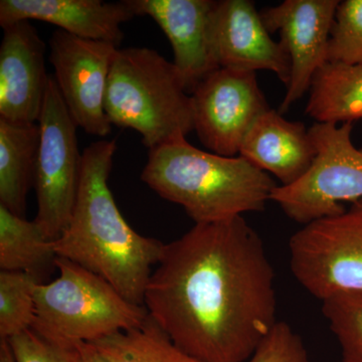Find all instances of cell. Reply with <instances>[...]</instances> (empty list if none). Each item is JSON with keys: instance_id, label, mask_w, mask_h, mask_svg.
<instances>
[{"instance_id": "1", "label": "cell", "mask_w": 362, "mask_h": 362, "mask_svg": "<svg viewBox=\"0 0 362 362\" xmlns=\"http://www.w3.org/2000/svg\"><path fill=\"white\" fill-rule=\"evenodd\" d=\"M144 306L202 362H246L277 324L275 271L244 216L195 223L164 245Z\"/></svg>"}, {"instance_id": "2", "label": "cell", "mask_w": 362, "mask_h": 362, "mask_svg": "<svg viewBox=\"0 0 362 362\" xmlns=\"http://www.w3.org/2000/svg\"><path fill=\"white\" fill-rule=\"evenodd\" d=\"M117 142L92 143L83 152L77 199L68 228L54 247L108 281L131 303L144 306L150 276L164 244L136 233L119 211L108 185Z\"/></svg>"}, {"instance_id": "3", "label": "cell", "mask_w": 362, "mask_h": 362, "mask_svg": "<svg viewBox=\"0 0 362 362\" xmlns=\"http://www.w3.org/2000/svg\"><path fill=\"white\" fill-rule=\"evenodd\" d=\"M141 180L162 199L182 206L195 223L263 211L278 187L244 157L204 151L187 137L150 149Z\"/></svg>"}, {"instance_id": "4", "label": "cell", "mask_w": 362, "mask_h": 362, "mask_svg": "<svg viewBox=\"0 0 362 362\" xmlns=\"http://www.w3.org/2000/svg\"><path fill=\"white\" fill-rule=\"evenodd\" d=\"M105 111L111 125L137 131L149 150L194 130L192 97L180 73L147 47L117 49Z\"/></svg>"}, {"instance_id": "5", "label": "cell", "mask_w": 362, "mask_h": 362, "mask_svg": "<svg viewBox=\"0 0 362 362\" xmlns=\"http://www.w3.org/2000/svg\"><path fill=\"white\" fill-rule=\"evenodd\" d=\"M59 276L35 287L33 330L61 343H95L136 329L148 317L145 306L131 303L105 279L69 259L56 262Z\"/></svg>"}, {"instance_id": "6", "label": "cell", "mask_w": 362, "mask_h": 362, "mask_svg": "<svg viewBox=\"0 0 362 362\" xmlns=\"http://www.w3.org/2000/svg\"><path fill=\"white\" fill-rule=\"evenodd\" d=\"M354 123H315L309 133L316 149L310 168L290 185L271 195L283 213L300 225L331 218L344 204L362 199V148L352 142Z\"/></svg>"}, {"instance_id": "7", "label": "cell", "mask_w": 362, "mask_h": 362, "mask_svg": "<svg viewBox=\"0 0 362 362\" xmlns=\"http://www.w3.org/2000/svg\"><path fill=\"white\" fill-rule=\"evenodd\" d=\"M39 125L40 139L35 187L37 214L35 221L52 242L69 223L77 199L83 154L78 150L77 127L57 85L49 76Z\"/></svg>"}, {"instance_id": "8", "label": "cell", "mask_w": 362, "mask_h": 362, "mask_svg": "<svg viewBox=\"0 0 362 362\" xmlns=\"http://www.w3.org/2000/svg\"><path fill=\"white\" fill-rule=\"evenodd\" d=\"M293 276L322 300L362 290V199L343 213L303 226L289 242Z\"/></svg>"}, {"instance_id": "9", "label": "cell", "mask_w": 362, "mask_h": 362, "mask_svg": "<svg viewBox=\"0 0 362 362\" xmlns=\"http://www.w3.org/2000/svg\"><path fill=\"white\" fill-rule=\"evenodd\" d=\"M190 97L197 137L209 152L226 157L239 156L252 124L270 109L255 71L218 68Z\"/></svg>"}, {"instance_id": "10", "label": "cell", "mask_w": 362, "mask_h": 362, "mask_svg": "<svg viewBox=\"0 0 362 362\" xmlns=\"http://www.w3.org/2000/svg\"><path fill=\"white\" fill-rule=\"evenodd\" d=\"M49 49L54 77L74 122L90 135L110 134L105 98L118 47L57 30L49 39Z\"/></svg>"}, {"instance_id": "11", "label": "cell", "mask_w": 362, "mask_h": 362, "mask_svg": "<svg viewBox=\"0 0 362 362\" xmlns=\"http://www.w3.org/2000/svg\"><path fill=\"white\" fill-rule=\"evenodd\" d=\"M338 4V0H285L262 11L267 30L280 33L291 59V78L278 109L282 115L309 92L314 76L327 64Z\"/></svg>"}, {"instance_id": "12", "label": "cell", "mask_w": 362, "mask_h": 362, "mask_svg": "<svg viewBox=\"0 0 362 362\" xmlns=\"http://www.w3.org/2000/svg\"><path fill=\"white\" fill-rule=\"evenodd\" d=\"M214 57L220 68L275 74L287 87L291 59L281 42L272 39L250 0L216 1L213 16Z\"/></svg>"}, {"instance_id": "13", "label": "cell", "mask_w": 362, "mask_h": 362, "mask_svg": "<svg viewBox=\"0 0 362 362\" xmlns=\"http://www.w3.org/2000/svg\"><path fill=\"white\" fill-rule=\"evenodd\" d=\"M135 16H150L165 33L173 65L187 92L218 70L213 45V0H126Z\"/></svg>"}, {"instance_id": "14", "label": "cell", "mask_w": 362, "mask_h": 362, "mask_svg": "<svg viewBox=\"0 0 362 362\" xmlns=\"http://www.w3.org/2000/svg\"><path fill=\"white\" fill-rule=\"evenodd\" d=\"M0 45V119L39 123L49 75L45 45L30 21L4 26Z\"/></svg>"}, {"instance_id": "15", "label": "cell", "mask_w": 362, "mask_h": 362, "mask_svg": "<svg viewBox=\"0 0 362 362\" xmlns=\"http://www.w3.org/2000/svg\"><path fill=\"white\" fill-rule=\"evenodd\" d=\"M126 0L117 4L102 0H1V28L21 21H39L81 39L110 42L118 47L121 26L134 18Z\"/></svg>"}, {"instance_id": "16", "label": "cell", "mask_w": 362, "mask_h": 362, "mask_svg": "<svg viewBox=\"0 0 362 362\" xmlns=\"http://www.w3.org/2000/svg\"><path fill=\"white\" fill-rule=\"evenodd\" d=\"M239 156L275 176L285 187L310 168L316 149L304 123L288 121L278 110L270 108L252 124Z\"/></svg>"}, {"instance_id": "17", "label": "cell", "mask_w": 362, "mask_h": 362, "mask_svg": "<svg viewBox=\"0 0 362 362\" xmlns=\"http://www.w3.org/2000/svg\"><path fill=\"white\" fill-rule=\"evenodd\" d=\"M40 139L39 123L0 119V206L21 218L35 181Z\"/></svg>"}, {"instance_id": "18", "label": "cell", "mask_w": 362, "mask_h": 362, "mask_svg": "<svg viewBox=\"0 0 362 362\" xmlns=\"http://www.w3.org/2000/svg\"><path fill=\"white\" fill-rule=\"evenodd\" d=\"M305 113L317 123L362 121V65L325 64L312 80Z\"/></svg>"}, {"instance_id": "19", "label": "cell", "mask_w": 362, "mask_h": 362, "mask_svg": "<svg viewBox=\"0 0 362 362\" xmlns=\"http://www.w3.org/2000/svg\"><path fill=\"white\" fill-rule=\"evenodd\" d=\"M54 242L35 221H28L0 206V269L25 272L40 282L56 267Z\"/></svg>"}, {"instance_id": "20", "label": "cell", "mask_w": 362, "mask_h": 362, "mask_svg": "<svg viewBox=\"0 0 362 362\" xmlns=\"http://www.w3.org/2000/svg\"><path fill=\"white\" fill-rule=\"evenodd\" d=\"M93 344L112 362H202L176 346L149 315L140 327Z\"/></svg>"}, {"instance_id": "21", "label": "cell", "mask_w": 362, "mask_h": 362, "mask_svg": "<svg viewBox=\"0 0 362 362\" xmlns=\"http://www.w3.org/2000/svg\"><path fill=\"white\" fill-rule=\"evenodd\" d=\"M40 283L25 272L0 271V338L8 340L33 327L35 287Z\"/></svg>"}, {"instance_id": "22", "label": "cell", "mask_w": 362, "mask_h": 362, "mask_svg": "<svg viewBox=\"0 0 362 362\" xmlns=\"http://www.w3.org/2000/svg\"><path fill=\"white\" fill-rule=\"evenodd\" d=\"M322 313L339 344L342 362H362V290L326 298Z\"/></svg>"}, {"instance_id": "23", "label": "cell", "mask_w": 362, "mask_h": 362, "mask_svg": "<svg viewBox=\"0 0 362 362\" xmlns=\"http://www.w3.org/2000/svg\"><path fill=\"white\" fill-rule=\"evenodd\" d=\"M327 63L362 65V0L339 1L331 30Z\"/></svg>"}, {"instance_id": "24", "label": "cell", "mask_w": 362, "mask_h": 362, "mask_svg": "<svg viewBox=\"0 0 362 362\" xmlns=\"http://www.w3.org/2000/svg\"><path fill=\"white\" fill-rule=\"evenodd\" d=\"M14 362H82L78 344H61L35 330L21 333L7 340Z\"/></svg>"}, {"instance_id": "25", "label": "cell", "mask_w": 362, "mask_h": 362, "mask_svg": "<svg viewBox=\"0 0 362 362\" xmlns=\"http://www.w3.org/2000/svg\"><path fill=\"white\" fill-rule=\"evenodd\" d=\"M246 362H311L303 339L289 324L274 326Z\"/></svg>"}, {"instance_id": "26", "label": "cell", "mask_w": 362, "mask_h": 362, "mask_svg": "<svg viewBox=\"0 0 362 362\" xmlns=\"http://www.w3.org/2000/svg\"><path fill=\"white\" fill-rule=\"evenodd\" d=\"M78 349L82 356V362H112L93 343H80Z\"/></svg>"}, {"instance_id": "27", "label": "cell", "mask_w": 362, "mask_h": 362, "mask_svg": "<svg viewBox=\"0 0 362 362\" xmlns=\"http://www.w3.org/2000/svg\"><path fill=\"white\" fill-rule=\"evenodd\" d=\"M0 362H14L11 347L7 340H1L0 343Z\"/></svg>"}]
</instances>
